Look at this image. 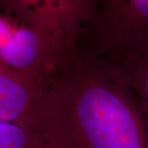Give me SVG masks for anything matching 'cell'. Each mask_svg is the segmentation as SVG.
Instances as JSON below:
<instances>
[{
  "instance_id": "1",
  "label": "cell",
  "mask_w": 148,
  "mask_h": 148,
  "mask_svg": "<svg viewBox=\"0 0 148 148\" xmlns=\"http://www.w3.org/2000/svg\"><path fill=\"white\" fill-rule=\"evenodd\" d=\"M46 148H148V113L114 67L75 50L49 87Z\"/></svg>"
},
{
  "instance_id": "2",
  "label": "cell",
  "mask_w": 148,
  "mask_h": 148,
  "mask_svg": "<svg viewBox=\"0 0 148 148\" xmlns=\"http://www.w3.org/2000/svg\"><path fill=\"white\" fill-rule=\"evenodd\" d=\"M148 47V0H95L93 14L77 38L80 53L112 66Z\"/></svg>"
},
{
  "instance_id": "3",
  "label": "cell",
  "mask_w": 148,
  "mask_h": 148,
  "mask_svg": "<svg viewBox=\"0 0 148 148\" xmlns=\"http://www.w3.org/2000/svg\"><path fill=\"white\" fill-rule=\"evenodd\" d=\"M70 53L49 33L0 11V66L49 87Z\"/></svg>"
},
{
  "instance_id": "4",
  "label": "cell",
  "mask_w": 148,
  "mask_h": 148,
  "mask_svg": "<svg viewBox=\"0 0 148 148\" xmlns=\"http://www.w3.org/2000/svg\"><path fill=\"white\" fill-rule=\"evenodd\" d=\"M94 7L95 0H0L1 12L49 33L69 53Z\"/></svg>"
},
{
  "instance_id": "5",
  "label": "cell",
  "mask_w": 148,
  "mask_h": 148,
  "mask_svg": "<svg viewBox=\"0 0 148 148\" xmlns=\"http://www.w3.org/2000/svg\"><path fill=\"white\" fill-rule=\"evenodd\" d=\"M49 87L0 66V122L10 123L44 136Z\"/></svg>"
},
{
  "instance_id": "6",
  "label": "cell",
  "mask_w": 148,
  "mask_h": 148,
  "mask_svg": "<svg viewBox=\"0 0 148 148\" xmlns=\"http://www.w3.org/2000/svg\"><path fill=\"white\" fill-rule=\"evenodd\" d=\"M112 67L131 87L148 113V47L126 63Z\"/></svg>"
},
{
  "instance_id": "7",
  "label": "cell",
  "mask_w": 148,
  "mask_h": 148,
  "mask_svg": "<svg viewBox=\"0 0 148 148\" xmlns=\"http://www.w3.org/2000/svg\"><path fill=\"white\" fill-rule=\"evenodd\" d=\"M0 148H46L39 132L16 124L0 122Z\"/></svg>"
}]
</instances>
